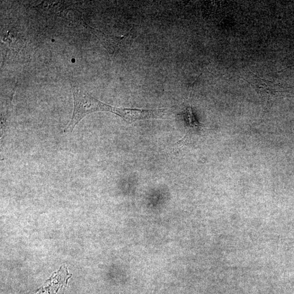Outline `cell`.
<instances>
[{"label":"cell","mask_w":294,"mask_h":294,"mask_svg":"<svg viewBox=\"0 0 294 294\" xmlns=\"http://www.w3.org/2000/svg\"><path fill=\"white\" fill-rule=\"evenodd\" d=\"M74 97V110L72 119L64 130L72 133L78 123L89 114L97 112H109L115 114L117 107L106 104L89 94L79 86L72 84Z\"/></svg>","instance_id":"obj_1"},{"label":"cell","mask_w":294,"mask_h":294,"mask_svg":"<svg viewBox=\"0 0 294 294\" xmlns=\"http://www.w3.org/2000/svg\"><path fill=\"white\" fill-rule=\"evenodd\" d=\"M91 30L99 40L102 45L111 53H113L119 48L122 41L128 37V34L122 37H115L104 33L100 30L91 28Z\"/></svg>","instance_id":"obj_2"},{"label":"cell","mask_w":294,"mask_h":294,"mask_svg":"<svg viewBox=\"0 0 294 294\" xmlns=\"http://www.w3.org/2000/svg\"><path fill=\"white\" fill-rule=\"evenodd\" d=\"M184 117L187 124L189 126H198V122L196 121L193 114L190 106L186 107L184 111Z\"/></svg>","instance_id":"obj_3"}]
</instances>
